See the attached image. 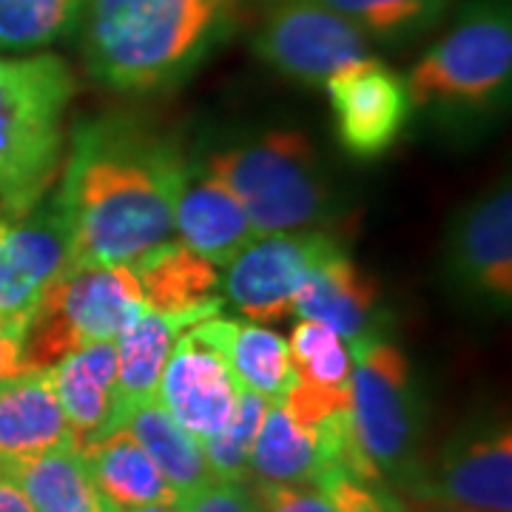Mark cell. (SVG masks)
<instances>
[{"label": "cell", "mask_w": 512, "mask_h": 512, "mask_svg": "<svg viewBox=\"0 0 512 512\" xmlns=\"http://www.w3.org/2000/svg\"><path fill=\"white\" fill-rule=\"evenodd\" d=\"M416 512H470V510H461V507H450V504H427V507H421V510Z\"/></svg>", "instance_id": "cell-36"}, {"label": "cell", "mask_w": 512, "mask_h": 512, "mask_svg": "<svg viewBox=\"0 0 512 512\" xmlns=\"http://www.w3.org/2000/svg\"><path fill=\"white\" fill-rule=\"evenodd\" d=\"M72 262V228L49 191L0 234V328L23 336L46 291Z\"/></svg>", "instance_id": "cell-11"}, {"label": "cell", "mask_w": 512, "mask_h": 512, "mask_svg": "<svg viewBox=\"0 0 512 512\" xmlns=\"http://www.w3.org/2000/svg\"><path fill=\"white\" fill-rule=\"evenodd\" d=\"M86 0H0V52H40L80 32Z\"/></svg>", "instance_id": "cell-26"}, {"label": "cell", "mask_w": 512, "mask_h": 512, "mask_svg": "<svg viewBox=\"0 0 512 512\" xmlns=\"http://www.w3.org/2000/svg\"><path fill=\"white\" fill-rule=\"evenodd\" d=\"M180 512H259L254 487L248 481H228V478H214L202 490L183 495Z\"/></svg>", "instance_id": "cell-32"}, {"label": "cell", "mask_w": 512, "mask_h": 512, "mask_svg": "<svg viewBox=\"0 0 512 512\" xmlns=\"http://www.w3.org/2000/svg\"><path fill=\"white\" fill-rule=\"evenodd\" d=\"M74 92L63 57H0V217L18 220L52 191Z\"/></svg>", "instance_id": "cell-3"}, {"label": "cell", "mask_w": 512, "mask_h": 512, "mask_svg": "<svg viewBox=\"0 0 512 512\" xmlns=\"http://www.w3.org/2000/svg\"><path fill=\"white\" fill-rule=\"evenodd\" d=\"M259 512H336L330 495L316 484H254Z\"/></svg>", "instance_id": "cell-31"}, {"label": "cell", "mask_w": 512, "mask_h": 512, "mask_svg": "<svg viewBox=\"0 0 512 512\" xmlns=\"http://www.w3.org/2000/svg\"><path fill=\"white\" fill-rule=\"evenodd\" d=\"M57 200L74 262L134 265L174 239V211L191 180L177 134L134 111L83 117L69 131Z\"/></svg>", "instance_id": "cell-1"}, {"label": "cell", "mask_w": 512, "mask_h": 512, "mask_svg": "<svg viewBox=\"0 0 512 512\" xmlns=\"http://www.w3.org/2000/svg\"><path fill=\"white\" fill-rule=\"evenodd\" d=\"M444 271L456 293L481 311L507 313L512 305V191L498 183L450 225Z\"/></svg>", "instance_id": "cell-10"}, {"label": "cell", "mask_w": 512, "mask_h": 512, "mask_svg": "<svg viewBox=\"0 0 512 512\" xmlns=\"http://www.w3.org/2000/svg\"><path fill=\"white\" fill-rule=\"evenodd\" d=\"M234 330L237 322L220 313L185 328L157 384V399L200 444L222 433L237 413L242 384L231 367Z\"/></svg>", "instance_id": "cell-8"}, {"label": "cell", "mask_w": 512, "mask_h": 512, "mask_svg": "<svg viewBox=\"0 0 512 512\" xmlns=\"http://www.w3.org/2000/svg\"><path fill=\"white\" fill-rule=\"evenodd\" d=\"M350 20L370 43L404 46L433 32L456 0H316Z\"/></svg>", "instance_id": "cell-25"}, {"label": "cell", "mask_w": 512, "mask_h": 512, "mask_svg": "<svg viewBox=\"0 0 512 512\" xmlns=\"http://www.w3.org/2000/svg\"><path fill=\"white\" fill-rule=\"evenodd\" d=\"M345 251L330 231H291L256 237L242 254L225 265V299L254 322H276L293 313V296L328 256Z\"/></svg>", "instance_id": "cell-12"}, {"label": "cell", "mask_w": 512, "mask_h": 512, "mask_svg": "<svg viewBox=\"0 0 512 512\" xmlns=\"http://www.w3.org/2000/svg\"><path fill=\"white\" fill-rule=\"evenodd\" d=\"M293 379L313 387H350V345L322 322L299 319L288 342Z\"/></svg>", "instance_id": "cell-28"}, {"label": "cell", "mask_w": 512, "mask_h": 512, "mask_svg": "<svg viewBox=\"0 0 512 512\" xmlns=\"http://www.w3.org/2000/svg\"><path fill=\"white\" fill-rule=\"evenodd\" d=\"M128 268L140 282L148 311H185L214 299V291L220 288L217 268L174 239Z\"/></svg>", "instance_id": "cell-23"}, {"label": "cell", "mask_w": 512, "mask_h": 512, "mask_svg": "<svg viewBox=\"0 0 512 512\" xmlns=\"http://www.w3.org/2000/svg\"><path fill=\"white\" fill-rule=\"evenodd\" d=\"M0 476L29 498L35 512H109L111 507L77 447L0 461Z\"/></svg>", "instance_id": "cell-21"}, {"label": "cell", "mask_w": 512, "mask_h": 512, "mask_svg": "<svg viewBox=\"0 0 512 512\" xmlns=\"http://www.w3.org/2000/svg\"><path fill=\"white\" fill-rule=\"evenodd\" d=\"M146 311L140 282L128 265L72 262L26 325V365L49 370L86 345L117 342Z\"/></svg>", "instance_id": "cell-6"}, {"label": "cell", "mask_w": 512, "mask_h": 512, "mask_svg": "<svg viewBox=\"0 0 512 512\" xmlns=\"http://www.w3.org/2000/svg\"><path fill=\"white\" fill-rule=\"evenodd\" d=\"M23 370H32L23 356V336L9 328H0V384L9 382Z\"/></svg>", "instance_id": "cell-33"}, {"label": "cell", "mask_w": 512, "mask_h": 512, "mask_svg": "<svg viewBox=\"0 0 512 512\" xmlns=\"http://www.w3.org/2000/svg\"><path fill=\"white\" fill-rule=\"evenodd\" d=\"M174 234L183 239L180 245L211 265H231L256 239L245 208L231 194V188L211 174L197 183H185L174 211Z\"/></svg>", "instance_id": "cell-18"}, {"label": "cell", "mask_w": 512, "mask_h": 512, "mask_svg": "<svg viewBox=\"0 0 512 512\" xmlns=\"http://www.w3.org/2000/svg\"><path fill=\"white\" fill-rule=\"evenodd\" d=\"M80 453L92 470L97 490L114 510L180 501V495L174 493V487L126 427H117L103 439L86 444Z\"/></svg>", "instance_id": "cell-20"}, {"label": "cell", "mask_w": 512, "mask_h": 512, "mask_svg": "<svg viewBox=\"0 0 512 512\" xmlns=\"http://www.w3.org/2000/svg\"><path fill=\"white\" fill-rule=\"evenodd\" d=\"M109 512H117V510H114V507H109Z\"/></svg>", "instance_id": "cell-38"}, {"label": "cell", "mask_w": 512, "mask_h": 512, "mask_svg": "<svg viewBox=\"0 0 512 512\" xmlns=\"http://www.w3.org/2000/svg\"><path fill=\"white\" fill-rule=\"evenodd\" d=\"M319 473L313 430L293 419L285 404L271 402L248 458V476L265 484H316Z\"/></svg>", "instance_id": "cell-24"}, {"label": "cell", "mask_w": 512, "mask_h": 512, "mask_svg": "<svg viewBox=\"0 0 512 512\" xmlns=\"http://www.w3.org/2000/svg\"><path fill=\"white\" fill-rule=\"evenodd\" d=\"M254 52L302 86H325L333 74L376 57L350 20L316 0H268L254 29Z\"/></svg>", "instance_id": "cell-9"}, {"label": "cell", "mask_w": 512, "mask_h": 512, "mask_svg": "<svg viewBox=\"0 0 512 512\" xmlns=\"http://www.w3.org/2000/svg\"><path fill=\"white\" fill-rule=\"evenodd\" d=\"M245 0H86L80 57L114 94L180 89L234 37Z\"/></svg>", "instance_id": "cell-2"}, {"label": "cell", "mask_w": 512, "mask_h": 512, "mask_svg": "<svg viewBox=\"0 0 512 512\" xmlns=\"http://www.w3.org/2000/svg\"><path fill=\"white\" fill-rule=\"evenodd\" d=\"M433 504L470 512H512L510 427L473 424L447 441L430 473H419L413 487Z\"/></svg>", "instance_id": "cell-13"}, {"label": "cell", "mask_w": 512, "mask_h": 512, "mask_svg": "<svg viewBox=\"0 0 512 512\" xmlns=\"http://www.w3.org/2000/svg\"><path fill=\"white\" fill-rule=\"evenodd\" d=\"M268 407L271 402L265 396L242 387L234 419L228 421V427L214 439L202 441V453L208 458L214 476L228 478V481H248V458H251Z\"/></svg>", "instance_id": "cell-29"}, {"label": "cell", "mask_w": 512, "mask_h": 512, "mask_svg": "<svg viewBox=\"0 0 512 512\" xmlns=\"http://www.w3.org/2000/svg\"><path fill=\"white\" fill-rule=\"evenodd\" d=\"M117 512H180V504H146V507H131Z\"/></svg>", "instance_id": "cell-35"}, {"label": "cell", "mask_w": 512, "mask_h": 512, "mask_svg": "<svg viewBox=\"0 0 512 512\" xmlns=\"http://www.w3.org/2000/svg\"><path fill=\"white\" fill-rule=\"evenodd\" d=\"M325 89L336 120V137L359 160L387 154L410 123L413 103L407 80L376 57L333 74Z\"/></svg>", "instance_id": "cell-14"}, {"label": "cell", "mask_w": 512, "mask_h": 512, "mask_svg": "<svg viewBox=\"0 0 512 512\" xmlns=\"http://www.w3.org/2000/svg\"><path fill=\"white\" fill-rule=\"evenodd\" d=\"M49 373L77 450L123 427L128 410L117 382L114 342H97L74 350L49 367Z\"/></svg>", "instance_id": "cell-15"}, {"label": "cell", "mask_w": 512, "mask_h": 512, "mask_svg": "<svg viewBox=\"0 0 512 512\" xmlns=\"http://www.w3.org/2000/svg\"><path fill=\"white\" fill-rule=\"evenodd\" d=\"M413 111L439 123H478L507 106L512 86L510 0H467L450 29L413 63Z\"/></svg>", "instance_id": "cell-4"}, {"label": "cell", "mask_w": 512, "mask_h": 512, "mask_svg": "<svg viewBox=\"0 0 512 512\" xmlns=\"http://www.w3.org/2000/svg\"><path fill=\"white\" fill-rule=\"evenodd\" d=\"M77 447L49 370H23L0 384V461Z\"/></svg>", "instance_id": "cell-17"}, {"label": "cell", "mask_w": 512, "mask_h": 512, "mask_svg": "<svg viewBox=\"0 0 512 512\" xmlns=\"http://www.w3.org/2000/svg\"><path fill=\"white\" fill-rule=\"evenodd\" d=\"M0 512H35L29 498L20 493L9 478L0 476Z\"/></svg>", "instance_id": "cell-34"}, {"label": "cell", "mask_w": 512, "mask_h": 512, "mask_svg": "<svg viewBox=\"0 0 512 512\" xmlns=\"http://www.w3.org/2000/svg\"><path fill=\"white\" fill-rule=\"evenodd\" d=\"M293 313L328 325L348 345L384 333L382 288L345 251L313 268L293 296Z\"/></svg>", "instance_id": "cell-16"}, {"label": "cell", "mask_w": 512, "mask_h": 512, "mask_svg": "<svg viewBox=\"0 0 512 512\" xmlns=\"http://www.w3.org/2000/svg\"><path fill=\"white\" fill-rule=\"evenodd\" d=\"M336 512H404L402 501L384 484H367L350 476H328L322 484Z\"/></svg>", "instance_id": "cell-30"}, {"label": "cell", "mask_w": 512, "mask_h": 512, "mask_svg": "<svg viewBox=\"0 0 512 512\" xmlns=\"http://www.w3.org/2000/svg\"><path fill=\"white\" fill-rule=\"evenodd\" d=\"M231 367L245 390H254L268 402H279L293 382L288 342L276 330L237 322L231 342Z\"/></svg>", "instance_id": "cell-27"}, {"label": "cell", "mask_w": 512, "mask_h": 512, "mask_svg": "<svg viewBox=\"0 0 512 512\" xmlns=\"http://www.w3.org/2000/svg\"><path fill=\"white\" fill-rule=\"evenodd\" d=\"M6 225H9V222H6V220H3V217H0V234L6 231Z\"/></svg>", "instance_id": "cell-37"}, {"label": "cell", "mask_w": 512, "mask_h": 512, "mask_svg": "<svg viewBox=\"0 0 512 512\" xmlns=\"http://www.w3.org/2000/svg\"><path fill=\"white\" fill-rule=\"evenodd\" d=\"M202 171L231 188L256 237L291 231H328L339 220L336 194L299 131H262L214 148Z\"/></svg>", "instance_id": "cell-5"}, {"label": "cell", "mask_w": 512, "mask_h": 512, "mask_svg": "<svg viewBox=\"0 0 512 512\" xmlns=\"http://www.w3.org/2000/svg\"><path fill=\"white\" fill-rule=\"evenodd\" d=\"M350 416L382 484L410 487L419 476L421 396L413 367L387 336L350 345Z\"/></svg>", "instance_id": "cell-7"}, {"label": "cell", "mask_w": 512, "mask_h": 512, "mask_svg": "<svg viewBox=\"0 0 512 512\" xmlns=\"http://www.w3.org/2000/svg\"><path fill=\"white\" fill-rule=\"evenodd\" d=\"M220 311V296L194 308H185V311H146L114 342L117 345V382H120V396L126 402V410L157 399V384L180 333L208 316H217Z\"/></svg>", "instance_id": "cell-19"}, {"label": "cell", "mask_w": 512, "mask_h": 512, "mask_svg": "<svg viewBox=\"0 0 512 512\" xmlns=\"http://www.w3.org/2000/svg\"><path fill=\"white\" fill-rule=\"evenodd\" d=\"M123 427L140 441V447L157 464V470L180 498L197 493L217 478L202 453L200 441L165 410L160 399L131 407Z\"/></svg>", "instance_id": "cell-22"}]
</instances>
